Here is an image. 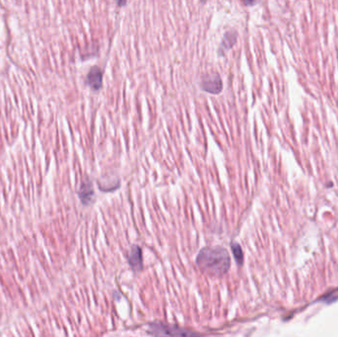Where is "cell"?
<instances>
[{
    "label": "cell",
    "instance_id": "6da1fadb",
    "mask_svg": "<svg viewBox=\"0 0 338 337\" xmlns=\"http://www.w3.org/2000/svg\"><path fill=\"white\" fill-rule=\"evenodd\" d=\"M197 264L208 274L221 276L230 266V257L222 247H206L197 256Z\"/></svg>",
    "mask_w": 338,
    "mask_h": 337
},
{
    "label": "cell",
    "instance_id": "7a4b0ae2",
    "mask_svg": "<svg viewBox=\"0 0 338 337\" xmlns=\"http://www.w3.org/2000/svg\"><path fill=\"white\" fill-rule=\"evenodd\" d=\"M152 334L154 333L156 336H170V337H200V335L191 332L189 330H183L181 328L176 327H170V326H164V325H153L152 328Z\"/></svg>",
    "mask_w": 338,
    "mask_h": 337
},
{
    "label": "cell",
    "instance_id": "3957f363",
    "mask_svg": "<svg viewBox=\"0 0 338 337\" xmlns=\"http://www.w3.org/2000/svg\"><path fill=\"white\" fill-rule=\"evenodd\" d=\"M201 87L211 94H218L222 90V81L217 73L207 74L203 77Z\"/></svg>",
    "mask_w": 338,
    "mask_h": 337
},
{
    "label": "cell",
    "instance_id": "277c9868",
    "mask_svg": "<svg viewBox=\"0 0 338 337\" xmlns=\"http://www.w3.org/2000/svg\"><path fill=\"white\" fill-rule=\"evenodd\" d=\"M87 82L93 90L98 91L102 87V71L99 67L94 66L87 75Z\"/></svg>",
    "mask_w": 338,
    "mask_h": 337
},
{
    "label": "cell",
    "instance_id": "5b68a950",
    "mask_svg": "<svg viewBox=\"0 0 338 337\" xmlns=\"http://www.w3.org/2000/svg\"><path fill=\"white\" fill-rule=\"evenodd\" d=\"M128 262L131 268L135 271L140 270L142 267V256H141V249L134 245L131 247L128 253Z\"/></svg>",
    "mask_w": 338,
    "mask_h": 337
},
{
    "label": "cell",
    "instance_id": "8992f818",
    "mask_svg": "<svg viewBox=\"0 0 338 337\" xmlns=\"http://www.w3.org/2000/svg\"><path fill=\"white\" fill-rule=\"evenodd\" d=\"M78 194H79L81 202L84 205H88L91 202V200L93 198V194H94L91 182H89V181L82 182Z\"/></svg>",
    "mask_w": 338,
    "mask_h": 337
},
{
    "label": "cell",
    "instance_id": "52a82bcc",
    "mask_svg": "<svg viewBox=\"0 0 338 337\" xmlns=\"http://www.w3.org/2000/svg\"><path fill=\"white\" fill-rule=\"evenodd\" d=\"M236 39H237V33L236 31H228L224 34L222 42L220 43V48H219V52L221 51V49L226 50L231 48L235 42H236Z\"/></svg>",
    "mask_w": 338,
    "mask_h": 337
},
{
    "label": "cell",
    "instance_id": "ba28073f",
    "mask_svg": "<svg viewBox=\"0 0 338 337\" xmlns=\"http://www.w3.org/2000/svg\"><path fill=\"white\" fill-rule=\"evenodd\" d=\"M231 248H232L233 255H234L236 262L238 264H241L242 260H243V255H242V251H241L240 246L237 243H233V244H231Z\"/></svg>",
    "mask_w": 338,
    "mask_h": 337
},
{
    "label": "cell",
    "instance_id": "9c48e42d",
    "mask_svg": "<svg viewBox=\"0 0 338 337\" xmlns=\"http://www.w3.org/2000/svg\"><path fill=\"white\" fill-rule=\"evenodd\" d=\"M126 4V2H119V5H124Z\"/></svg>",
    "mask_w": 338,
    "mask_h": 337
}]
</instances>
